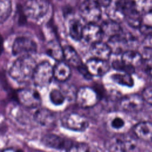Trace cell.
<instances>
[{
    "label": "cell",
    "instance_id": "6da1fadb",
    "mask_svg": "<svg viewBox=\"0 0 152 152\" xmlns=\"http://www.w3.org/2000/svg\"><path fill=\"white\" fill-rule=\"evenodd\" d=\"M35 59L31 55L19 56L9 69L10 77L19 83H24L32 79L36 66Z\"/></svg>",
    "mask_w": 152,
    "mask_h": 152
},
{
    "label": "cell",
    "instance_id": "7a4b0ae2",
    "mask_svg": "<svg viewBox=\"0 0 152 152\" xmlns=\"http://www.w3.org/2000/svg\"><path fill=\"white\" fill-rule=\"evenodd\" d=\"M53 77V66L48 61H43L36 65L32 80L34 84L39 87L48 86Z\"/></svg>",
    "mask_w": 152,
    "mask_h": 152
},
{
    "label": "cell",
    "instance_id": "3957f363",
    "mask_svg": "<svg viewBox=\"0 0 152 152\" xmlns=\"http://www.w3.org/2000/svg\"><path fill=\"white\" fill-rule=\"evenodd\" d=\"M100 7L93 0H80L78 4L80 15L87 23H96L100 20L102 15Z\"/></svg>",
    "mask_w": 152,
    "mask_h": 152
},
{
    "label": "cell",
    "instance_id": "277c9868",
    "mask_svg": "<svg viewBox=\"0 0 152 152\" xmlns=\"http://www.w3.org/2000/svg\"><path fill=\"white\" fill-rule=\"evenodd\" d=\"M37 46L36 42L27 36L17 37L14 41L12 52L15 56L31 55L37 51Z\"/></svg>",
    "mask_w": 152,
    "mask_h": 152
},
{
    "label": "cell",
    "instance_id": "5b68a950",
    "mask_svg": "<svg viewBox=\"0 0 152 152\" xmlns=\"http://www.w3.org/2000/svg\"><path fill=\"white\" fill-rule=\"evenodd\" d=\"M75 98L78 106L83 108H89L97 103L99 95L93 88L83 86L76 91Z\"/></svg>",
    "mask_w": 152,
    "mask_h": 152
},
{
    "label": "cell",
    "instance_id": "8992f818",
    "mask_svg": "<svg viewBox=\"0 0 152 152\" xmlns=\"http://www.w3.org/2000/svg\"><path fill=\"white\" fill-rule=\"evenodd\" d=\"M62 125L68 129L75 131H83L88 126L86 117L78 113L72 112L64 115L61 119Z\"/></svg>",
    "mask_w": 152,
    "mask_h": 152
},
{
    "label": "cell",
    "instance_id": "52a82bcc",
    "mask_svg": "<svg viewBox=\"0 0 152 152\" xmlns=\"http://www.w3.org/2000/svg\"><path fill=\"white\" fill-rule=\"evenodd\" d=\"M16 97L20 103L26 107L35 108L41 103L39 93L31 88H21L16 93Z\"/></svg>",
    "mask_w": 152,
    "mask_h": 152
},
{
    "label": "cell",
    "instance_id": "ba28073f",
    "mask_svg": "<svg viewBox=\"0 0 152 152\" xmlns=\"http://www.w3.org/2000/svg\"><path fill=\"white\" fill-rule=\"evenodd\" d=\"M144 102L142 96L137 94H131L121 99L119 106L125 111L137 112L142 109L144 106Z\"/></svg>",
    "mask_w": 152,
    "mask_h": 152
},
{
    "label": "cell",
    "instance_id": "9c48e42d",
    "mask_svg": "<svg viewBox=\"0 0 152 152\" xmlns=\"http://www.w3.org/2000/svg\"><path fill=\"white\" fill-rule=\"evenodd\" d=\"M42 142L48 147L66 151H69L73 143L69 140L53 134H48L44 135L42 138Z\"/></svg>",
    "mask_w": 152,
    "mask_h": 152
},
{
    "label": "cell",
    "instance_id": "30bf717a",
    "mask_svg": "<svg viewBox=\"0 0 152 152\" xmlns=\"http://www.w3.org/2000/svg\"><path fill=\"white\" fill-rule=\"evenodd\" d=\"M91 76H102L110 69V65L106 60L93 58L87 60L85 64Z\"/></svg>",
    "mask_w": 152,
    "mask_h": 152
},
{
    "label": "cell",
    "instance_id": "8fae6325",
    "mask_svg": "<svg viewBox=\"0 0 152 152\" xmlns=\"http://www.w3.org/2000/svg\"><path fill=\"white\" fill-rule=\"evenodd\" d=\"M102 31L100 26L94 23H88L83 27L82 39L91 44L101 41Z\"/></svg>",
    "mask_w": 152,
    "mask_h": 152
},
{
    "label": "cell",
    "instance_id": "7c38bea8",
    "mask_svg": "<svg viewBox=\"0 0 152 152\" xmlns=\"http://www.w3.org/2000/svg\"><path fill=\"white\" fill-rule=\"evenodd\" d=\"M106 148L110 151H126L133 150L135 146L131 141L113 137L106 142Z\"/></svg>",
    "mask_w": 152,
    "mask_h": 152
},
{
    "label": "cell",
    "instance_id": "4fadbf2b",
    "mask_svg": "<svg viewBox=\"0 0 152 152\" xmlns=\"http://www.w3.org/2000/svg\"><path fill=\"white\" fill-rule=\"evenodd\" d=\"M90 51L94 58L106 61L112 53L109 45L102 41L91 44Z\"/></svg>",
    "mask_w": 152,
    "mask_h": 152
},
{
    "label": "cell",
    "instance_id": "5bb4252c",
    "mask_svg": "<svg viewBox=\"0 0 152 152\" xmlns=\"http://www.w3.org/2000/svg\"><path fill=\"white\" fill-rule=\"evenodd\" d=\"M135 135L140 139L145 141H152V123L142 121L135 125L133 128Z\"/></svg>",
    "mask_w": 152,
    "mask_h": 152
},
{
    "label": "cell",
    "instance_id": "9a60e30c",
    "mask_svg": "<svg viewBox=\"0 0 152 152\" xmlns=\"http://www.w3.org/2000/svg\"><path fill=\"white\" fill-rule=\"evenodd\" d=\"M35 121L40 125L45 127H49L54 124L56 117L54 113L45 108L37 110L34 115Z\"/></svg>",
    "mask_w": 152,
    "mask_h": 152
},
{
    "label": "cell",
    "instance_id": "2e32d148",
    "mask_svg": "<svg viewBox=\"0 0 152 152\" xmlns=\"http://www.w3.org/2000/svg\"><path fill=\"white\" fill-rule=\"evenodd\" d=\"M71 74V70L68 64L58 61L53 66V77L58 81L64 82L69 79Z\"/></svg>",
    "mask_w": 152,
    "mask_h": 152
},
{
    "label": "cell",
    "instance_id": "e0dca14e",
    "mask_svg": "<svg viewBox=\"0 0 152 152\" xmlns=\"http://www.w3.org/2000/svg\"><path fill=\"white\" fill-rule=\"evenodd\" d=\"M100 27L103 34L109 38L122 34V29L119 23L110 19L104 21Z\"/></svg>",
    "mask_w": 152,
    "mask_h": 152
},
{
    "label": "cell",
    "instance_id": "ac0fdd59",
    "mask_svg": "<svg viewBox=\"0 0 152 152\" xmlns=\"http://www.w3.org/2000/svg\"><path fill=\"white\" fill-rule=\"evenodd\" d=\"M121 60L126 64L135 68L142 64L143 56L137 51L128 50L122 52Z\"/></svg>",
    "mask_w": 152,
    "mask_h": 152
},
{
    "label": "cell",
    "instance_id": "d6986e66",
    "mask_svg": "<svg viewBox=\"0 0 152 152\" xmlns=\"http://www.w3.org/2000/svg\"><path fill=\"white\" fill-rule=\"evenodd\" d=\"M63 58L67 64L78 68L83 63L81 58L77 51L70 46H65L62 48Z\"/></svg>",
    "mask_w": 152,
    "mask_h": 152
},
{
    "label": "cell",
    "instance_id": "ffe728a7",
    "mask_svg": "<svg viewBox=\"0 0 152 152\" xmlns=\"http://www.w3.org/2000/svg\"><path fill=\"white\" fill-rule=\"evenodd\" d=\"M84 26L81 22L77 19L73 18L69 23V33L70 36L75 40L82 39V33Z\"/></svg>",
    "mask_w": 152,
    "mask_h": 152
},
{
    "label": "cell",
    "instance_id": "44dd1931",
    "mask_svg": "<svg viewBox=\"0 0 152 152\" xmlns=\"http://www.w3.org/2000/svg\"><path fill=\"white\" fill-rule=\"evenodd\" d=\"M126 43V39L122 34L109 38V43H107L110 46L112 52L119 53L122 52L124 46Z\"/></svg>",
    "mask_w": 152,
    "mask_h": 152
},
{
    "label": "cell",
    "instance_id": "7402d4cb",
    "mask_svg": "<svg viewBox=\"0 0 152 152\" xmlns=\"http://www.w3.org/2000/svg\"><path fill=\"white\" fill-rule=\"evenodd\" d=\"M112 80L122 86L132 87L134 85V80L131 76V74L126 72H120L115 73L113 74L111 77Z\"/></svg>",
    "mask_w": 152,
    "mask_h": 152
},
{
    "label": "cell",
    "instance_id": "603a6c76",
    "mask_svg": "<svg viewBox=\"0 0 152 152\" xmlns=\"http://www.w3.org/2000/svg\"><path fill=\"white\" fill-rule=\"evenodd\" d=\"M135 9L141 14L152 11V0H132Z\"/></svg>",
    "mask_w": 152,
    "mask_h": 152
},
{
    "label": "cell",
    "instance_id": "cb8c5ba5",
    "mask_svg": "<svg viewBox=\"0 0 152 152\" xmlns=\"http://www.w3.org/2000/svg\"><path fill=\"white\" fill-rule=\"evenodd\" d=\"M11 12V0H0V24L5 21Z\"/></svg>",
    "mask_w": 152,
    "mask_h": 152
},
{
    "label": "cell",
    "instance_id": "d4e9b609",
    "mask_svg": "<svg viewBox=\"0 0 152 152\" xmlns=\"http://www.w3.org/2000/svg\"><path fill=\"white\" fill-rule=\"evenodd\" d=\"M47 53L52 58L57 60H61L63 58L62 49L59 45L56 42H50L48 45Z\"/></svg>",
    "mask_w": 152,
    "mask_h": 152
},
{
    "label": "cell",
    "instance_id": "484cf974",
    "mask_svg": "<svg viewBox=\"0 0 152 152\" xmlns=\"http://www.w3.org/2000/svg\"><path fill=\"white\" fill-rule=\"evenodd\" d=\"M112 67L117 71L132 74L134 72L135 68L126 64L124 61L121 60H115L112 63Z\"/></svg>",
    "mask_w": 152,
    "mask_h": 152
},
{
    "label": "cell",
    "instance_id": "4316f807",
    "mask_svg": "<svg viewBox=\"0 0 152 152\" xmlns=\"http://www.w3.org/2000/svg\"><path fill=\"white\" fill-rule=\"evenodd\" d=\"M49 98L53 104L55 105H60L64 102L65 96L61 90L53 89L50 92Z\"/></svg>",
    "mask_w": 152,
    "mask_h": 152
},
{
    "label": "cell",
    "instance_id": "83f0119b",
    "mask_svg": "<svg viewBox=\"0 0 152 152\" xmlns=\"http://www.w3.org/2000/svg\"><path fill=\"white\" fill-rule=\"evenodd\" d=\"M141 96L144 102L152 105V86L145 87L142 91Z\"/></svg>",
    "mask_w": 152,
    "mask_h": 152
},
{
    "label": "cell",
    "instance_id": "f1b7e54d",
    "mask_svg": "<svg viewBox=\"0 0 152 152\" xmlns=\"http://www.w3.org/2000/svg\"><path fill=\"white\" fill-rule=\"evenodd\" d=\"M142 64L144 65V69L145 72L152 76V57H147L145 59L143 58V61Z\"/></svg>",
    "mask_w": 152,
    "mask_h": 152
},
{
    "label": "cell",
    "instance_id": "f546056e",
    "mask_svg": "<svg viewBox=\"0 0 152 152\" xmlns=\"http://www.w3.org/2000/svg\"><path fill=\"white\" fill-rule=\"evenodd\" d=\"M72 151H88V145L83 142H78L76 144L72 143V145L69 150Z\"/></svg>",
    "mask_w": 152,
    "mask_h": 152
},
{
    "label": "cell",
    "instance_id": "4dcf8cb0",
    "mask_svg": "<svg viewBox=\"0 0 152 152\" xmlns=\"http://www.w3.org/2000/svg\"><path fill=\"white\" fill-rule=\"evenodd\" d=\"M125 125L124 119L120 117L115 118L111 122V126L114 129H120L122 128Z\"/></svg>",
    "mask_w": 152,
    "mask_h": 152
},
{
    "label": "cell",
    "instance_id": "1f68e13d",
    "mask_svg": "<svg viewBox=\"0 0 152 152\" xmlns=\"http://www.w3.org/2000/svg\"><path fill=\"white\" fill-rule=\"evenodd\" d=\"M143 46L148 49H152V32L147 34L142 41Z\"/></svg>",
    "mask_w": 152,
    "mask_h": 152
},
{
    "label": "cell",
    "instance_id": "d6a6232c",
    "mask_svg": "<svg viewBox=\"0 0 152 152\" xmlns=\"http://www.w3.org/2000/svg\"><path fill=\"white\" fill-rule=\"evenodd\" d=\"M93 1H94L101 7H103L104 8H107L113 2V0H93Z\"/></svg>",
    "mask_w": 152,
    "mask_h": 152
},
{
    "label": "cell",
    "instance_id": "836d02e7",
    "mask_svg": "<svg viewBox=\"0 0 152 152\" xmlns=\"http://www.w3.org/2000/svg\"><path fill=\"white\" fill-rule=\"evenodd\" d=\"M4 50V40L0 34V56L1 55Z\"/></svg>",
    "mask_w": 152,
    "mask_h": 152
},
{
    "label": "cell",
    "instance_id": "e575fe53",
    "mask_svg": "<svg viewBox=\"0 0 152 152\" xmlns=\"http://www.w3.org/2000/svg\"><path fill=\"white\" fill-rule=\"evenodd\" d=\"M118 1H119V0H113V2H115ZM113 2H112V3H113Z\"/></svg>",
    "mask_w": 152,
    "mask_h": 152
}]
</instances>
